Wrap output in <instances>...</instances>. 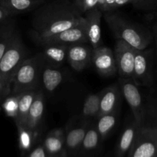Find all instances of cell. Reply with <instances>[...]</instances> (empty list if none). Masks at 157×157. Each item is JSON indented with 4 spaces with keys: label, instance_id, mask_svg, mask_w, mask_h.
I'll use <instances>...</instances> for the list:
<instances>
[{
    "label": "cell",
    "instance_id": "cell-7",
    "mask_svg": "<svg viewBox=\"0 0 157 157\" xmlns=\"http://www.w3.org/2000/svg\"><path fill=\"white\" fill-rule=\"evenodd\" d=\"M129 157H154L157 155V134L147 125L142 126L129 151Z\"/></svg>",
    "mask_w": 157,
    "mask_h": 157
},
{
    "label": "cell",
    "instance_id": "cell-23",
    "mask_svg": "<svg viewBox=\"0 0 157 157\" xmlns=\"http://www.w3.org/2000/svg\"><path fill=\"white\" fill-rule=\"evenodd\" d=\"M18 32L13 17H10L0 24V60Z\"/></svg>",
    "mask_w": 157,
    "mask_h": 157
},
{
    "label": "cell",
    "instance_id": "cell-18",
    "mask_svg": "<svg viewBox=\"0 0 157 157\" xmlns=\"http://www.w3.org/2000/svg\"><path fill=\"white\" fill-rule=\"evenodd\" d=\"M64 78V73L60 68L44 62L40 76L39 84H41L43 91L52 94L61 85Z\"/></svg>",
    "mask_w": 157,
    "mask_h": 157
},
{
    "label": "cell",
    "instance_id": "cell-1",
    "mask_svg": "<svg viewBox=\"0 0 157 157\" xmlns=\"http://www.w3.org/2000/svg\"><path fill=\"white\" fill-rule=\"evenodd\" d=\"M84 21V15L69 0L48 1L33 11L31 37L40 44Z\"/></svg>",
    "mask_w": 157,
    "mask_h": 157
},
{
    "label": "cell",
    "instance_id": "cell-8",
    "mask_svg": "<svg viewBox=\"0 0 157 157\" xmlns=\"http://www.w3.org/2000/svg\"><path fill=\"white\" fill-rule=\"evenodd\" d=\"M113 55L120 78H132L134 67L135 49L124 41L117 39Z\"/></svg>",
    "mask_w": 157,
    "mask_h": 157
},
{
    "label": "cell",
    "instance_id": "cell-35",
    "mask_svg": "<svg viewBox=\"0 0 157 157\" xmlns=\"http://www.w3.org/2000/svg\"><path fill=\"white\" fill-rule=\"evenodd\" d=\"M6 97V94H5L4 90H3V87H2L1 84H0V104H1L2 101H3V99H4Z\"/></svg>",
    "mask_w": 157,
    "mask_h": 157
},
{
    "label": "cell",
    "instance_id": "cell-9",
    "mask_svg": "<svg viewBox=\"0 0 157 157\" xmlns=\"http://www.w3.org/2000/svg\"><path fill=\"white\" fill-rule=\"evenodd\" d=\"M90 123L79 119L67 124L64 130V145L67 156H75L78 154Z\"/></svg>",
    "mask_w": 157,
    "mask_h": 157
},
{
    "label": "cell",
    "instance_id": "cell-30",
    "mask_svg": "<svg viewBox=\"0 0 157 157\" xmlns=\"http://www.w3.org/2000/svg\"><path fill=\"white\" fill-rule=\"evenodd\" d=\"M69 1L71 2L74 6L83 15L93 9H97L98 5V0H69Z\"/></svg>",
    "mask_w": 157,
    "mask_h": 157
},
{
    "label": "cell",
    "instance_id": "cell-16",
    "mask_svg": "<svg viewBox=\"0 0 157 157\" xmlns=\"http://www.w3.org/2000/svg\"><path fill=\"white\" fill-rule=\"evenodd\" d=\"M44 93L41 89H38L32 106L29 109L25 127L29 130L37 133L40 128L44 113Z\"/></svg>",
    "mask_w": 157,
    "mask_h": 157
},
{
    "label": "cell",
    "instance_id": "cell-25",
    "mask_svg": "<svg viewBox=\"0 0 157 157\" xmlns=\"http://www.w3.org/2000/svg\"><path fill=\"white\" fill-rule=\"evenodd\" d=\"M101 91L89 94L84 100L80 119L85 122L95 121L99 115Z\"/></svg>",
    "mask_w": 157,
    "mask_h": 157
},
{
    "label": "cell",
    "instance_id": "cell-5",
    "mask_svg": "<svg viewBox=\"0 0 157 157\" xmlns=\"http://www.w3.org/2000/svg\"><path fill=\"white\" fill-rule=\"evenodd\" d=\"M122 96L125 98L132 112V116L140 127L145 124L147 104L139 89L132 78H119L118 81Z\"/></svg>",
    "mask_w": 157,
    "mask_h": 157
},
{
    "label": "cell",
    "instance_id": "cell-15",
    "mask_svg": "<svg viewBox=\"0 0 157 157\" xmlns=\"http://www.w3.org/2000/svg\"><path fill=\"white\" fill-rule=\"evenodd\" d=\"M140 127V126L135 121L134 118L132 116L131 120L126 124L122 133L120 136L117 146V156L124 157L127 153H129L137 136Z\"/></svg>",
    "mask_w": 157,
    "mask_h": 157
},
{
    "label": "cell",
    "instance_id": "cell-11",
    "mask_svg": "<svg viewBox=\"0 0 157 157\" xmlns=\"http://www.w3.org/2000/svg\"><path fill=\"white\" fill-rule=\"evenodd\" d=\"M91 64L102 77L110 78L117 74L113 52L105 46L102 45L94 48Z\"/></svg>",
    "mask_w": 157,
    "mask_h": 157
},
{
    "label": "cell",
    "instance_id": "cell-17",
    "mask_svg": "<svg viewBox=\"0 0 157 157\" xmlns=\"http://www.w3.org/2000/svg\"><path fill=\"white\" fill-rule=\"evenodd\" d=\"M68 46L63 44H46L42 45L41 55L44 62L58 68L62 67L67 61Z\"/></svg>",
    "mask_w": 157,
    "mask_h": 157
},
{
    "label": "cell",
    "instance_id": "cell-13",
    "mask_svg": "<svg viewBox=\"0 0 157 157\" xmlns=\"http://www.w3.org/2000/svg\"><path fill=\"white\" fill-rule=\"evenodd\" d=\"M119 84H113L101 90L99 115L119 111L122 98Z\"/></svg>",
    "mask_w": 157,
    "mask_h": 157
},
{
    "label": "cell",
    "instance_id": "cell-2",
    "mask_svg": "<svg viewBox=\"0 0 157 157\" xmlns=\"http://www.w3.org/2000/svg\"><path fill=\"white\" fill-rule=\"evenodd\" d=\"M106 22L117 39L124 41L136 50L147 48L153 34L144 26L133 23L115 12L103 13Z\"/></svg>",
    "mask_w": 157,
    "mask_h": 157
},
{
    "label": "cell",
    "instance_id": "cell-6",
    "mask_svg": "<svg viewBox=\"0 0 157 157\" xmlns=\"http://www.w3.org/2000/svg\"><path fill=\"white\" fill-rule=\"evenodd\" d=\"M153 51L135 49V59L132 79L137 86L150 87L153 84Z\"/></svg>",
    "mask_w": 157,
    "mask_h": 157
},
{
    "label": "cell",
    "instance_id": "cell-33",
    "mask_svg": "<svg viewBox=\"0 0 157 157\" xmlns=\"http://www.w3.org/2000/svg\"><path fill=\"white\" fill-rule=\"evenodd\" d=\"M10 17H13V15L4 6L0 4V24L9 18H10Z\"/></svg>",
    "mask_w": 157,
    "mask_h": 157
},
{
    "label": "cell",
    "instance_id": "cell-19",
    "mask_svg": "<svg viewBox=\"0 0 157 157\" xmlns=\"http://www.w3.org/2000/svg\"><path fill=\"white\" fill-rule=\"evenodd\" d=\"M42 144L48 155L67 154L64 145V129L51 130L45 136Z\"/></svg>",
    "mask_w": 157,
    "mask_h": 157
},
{
    "label": "cell",
    "instance_id": "cell-24",
    "mask_svg": "<svg viewBox=\"0 0 157 157\" xmlns=\"http://www.w3.org/2000/svg\"><path fill=\"white\" fill-rule=\"evenodd\" d=\"M119 111L105 113L98 116L95 120V125L101 140H104L116 127L118 122Z\"/></svg>",
    "mask_w": 157,
    "mask_h": 157
},
{
    "label": "cell",
    "instance_id": "cell-32",
    "mask_svg": "<svg viewBox=\"0 0 157 157\" xmlns=\"http://www.w3.org/2000/svg\"><path fill=\"white\" fill-rule=\"evenodd\" d=\"M25 157H48V153H46L44 146L41 144L35 148H32Z\"/></svg>",
    "mask_w": 157,
    "mask_h": 157
},
{
    "label": "cell",
    "instance_id": "cell-31",
    "mask_svg": "<svg viewBox=\"0 0 157 157\" xmlns=\"http://www.w3.org/2000/svg\"><path fill=\"white\" fill-rule=\"evenodd\" d=\"M139 10L153 12L157 9V0H137Z\"/></svg>",
    "mask_w": 157,
    "mask_h": 157
},
{
    "label": "cell",
    "instance_id": "cell-37",
    "mask_svg": "<svg viewBox=\"0 0 157 157\" xmlns=\"http://www.w3.org/2000/svg\"><path fill=\"white\" fill-rule=\"evenodd\" d=\"M46 1H47V2H48V1H51V0H46Z\"/></svg>",
    "mask_w": 157,
    "mask_h": 157
},
{
    "label": "cell",
    "instance_id": "cell-22",
    "mask_svg": "<svg viewBox=\"0 0 157 157\" xmlns=\"http://www.w3.org/2000/svg\"><path fill=\"white\" fill-rule=\"evenodd\" d=\"M38 88L26 90L18 94V107L17 117L15 119L16 126H25L27 121L29 109L35 99Z\"/></svg>",
    "mask_w": 157,
    "mask_h": 157
},
{
    "label": "cell",
    "instance_id": "cell-12",
    "mask_svg": "<svg viewBox=\"0 0 157 157\" xmlns=\"http://www.w3.org/2000/svg\"><path fill=\"white\" fill-rule=\"evenodd\" d=\"M93 51L89 44H71L67 50V62L76 71H82L91 64Z\"/></svg>",
    "mask_w": 157,
    "mask_h": 157
},
{
    "label": "cell",
    "instance_id": "cell-10",
    "mask_svg": "<svg viewBox=\"0 0 157 157\" xmlns=\"http://www.w3.org/2000/svg\"><path fill=\"white\" fill-rule=\"evenodd\" d=\"M46 44H63L71 45L75 44H89L85 18L84 21L70 29L43 40L40 45Z\"/></svg>",
    "mask_w": 157,
    "mask_h": 157
},
{
    "label": "cell",
    "instance_id": "cell-36",
    "mask_svg": "<svg viewBox=\"0 0 157 157\" xmlns=\"http://www.w3.org/2000/svg\"><path fill=\"white\" fill-rule=\"evenodd\" d=\"M48 157H67V154H58V155H48Z\"/></svg>",
    "mask_w": 157,
    "mask_h": 157
},
{
    "label": "cell",
    "instance_id": "cell-28",
    "mask_svg": "<svg viewBox=\"0 0 157 157\" xmlns=\"http://www.w3.org/2000/svg\"><path fill=\"white\" fill-rule=\"evenodd\" d=\"M144 125L151 127L157 134V90L150 97L147 103V117Z\"/></svg>",
    "mask_w": 157,
    "mask_h": 157
},
{
    "label": "cell",
    "instance_id": "cell-26",
    "mask_svg": "<svg viewBox=\"0 0 157 157\" xmlns=\"http://www.w3.org/2000/svg\"><path fill=\"white\" fill-rule=\"evenodd\" d=\"M18 134V146L21 157H25L33 148L36 133L25 126H16Z\"/></svg>",
    "mask_w": 157,
    "mask_h": 157
},
{
    "label": "cell",
    "instance_id": "cell-21",
    "mask_svg": "<svg viewBox=\"0 0 157 157\" xmlns=\"http://www.w3.org/2000/svg\"><path fill=\"white\" fill-rule=\"evenodd\" d=\"M101 141L102 140L96 128L95 121H92L89 124L87 127L78 155H81L84 157L93 154L94 152L97 151Z\"/></svg>",
    "mask_w": 157,
    "mask_h": 157
},
{
    "label": "cell",
    "instance_id": "cell-20",
    "mask_svg": "<svg viewBox=\"0 0 157 157\" xmlns=\"http://www.w3.org/2000/svg\"><path fill=\"white\" fill-rule=\"evenodd\" d=\"M46 2V0H0V4L15 16L18 14L33 12Z\"/></svg>",
    "mask_w": 157,
    "mask_h": 157
},
{
    "label": "cell",
    "instance_id": "cell-29",
    "mask_svg": "<svg viewBox=\"0 0 157 157\" xmlns=\"http://www.w3.org/2000/svg\"><path fill=\"white\" fill-rule=\"evenodd\" d=\"M2 107L8 117L16 118L18 107V94H9L2 101Z\"/></svg>",
    "mask_w": 157,
    "mask_h": 157
},
{
    "label": "cell",
    "instance_id": "cell-14",
    "mask_svg": "<svg viewBox=\"0 0 157 157\" xmlns=\"http://www.w3.org/2000/svg\"><path fill=\"white\" fill-rule=\"evenodd\" d=\"M87 27L89 44L93 48L102 46L101 40V18L103 13L99 9H94L84 15Z\"/></svg>",
    "mask_w": 157,
    "mask_h": 157
},
{
    "label": "cell",
    "instance_id": "cell-4",
    "mask_svg": "<svg viewBox=\"0 0 157 157\" xmlns=\"http://www.w3.org/2000/svg\"><path fill=\"white\" fill-rule=\"evenodd\" d=\"M28 55L27 47L18 32L0 60V84L6 97L10 94L11 82L17 68Z\"/></svg>",
    "mask_w": 157,
    "mask_h": 157
},
{
    "label": "cell",
    "instance_id": "cell-34",
    "mask_svg": "<svg viewBox=\"0 0 157 157\" xmlns=\"http://www.w3.org/2000/svg\"><path fill=\"white\" fill-rule=\"evenodd\" d=\"M153 37H154L155 41H156V50H157V19L155 21L153 26Z\"/></svg>",
    "mask_w": 157,
    "mask_h": 157
},
{
    "label": "cell",
    "instance_id": "cell-38",
    "mask_svg": "<svg viewBox=\"0 0 157 157\" xmlns=\"http://www.w3.org/2000/svg\"><path fill=\"white\" fill-rule=\"evenodd\" d=\"M154 157H157V155H156V156H154Z\"/></svg>",
    "mask_w": 157,
    "mask_h": 157
},
{
    "label": "cell",
    "instance_id": "cell-3",
    "mask_svg": "<svg viewBox=\"0 0 157 157\" xmlns=\"http://www.w3.org/2000/svg\"><path fill=\"white\" fill-rule=\"evenodd\" d=\"M44 64L41 53L25 59L12 78L10 85L11 94H19L26 90L38 88Z\"/></svg>",
    "mask_w": 157,
    "mask_h": 157
},
{
    "label": "cell",
    "instance_id": "cell-27",
    "mask_svg": "<svg viewBox=\"0 0 157 157\" xmlns=\"http://www.w3.org/2000/svg\"><path fill=\"white\" fill-rule=\"evenodd\" d=\"M129 4L132 5L135 9H139L137 0H98V8L102 13H107L115 12L119 8Z\"/></svg>",
    "mask_w": 157,
    "mask_h": 157
}]
</instances>
